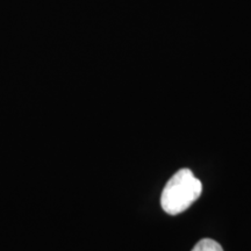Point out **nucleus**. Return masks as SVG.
Wrapping results in <instances>:
<instances>
[{"label": "nucleus", "mask_w": 251, "mask_h": 251, "mask_svg": "<svg viewBox=\"0 0 251 251\" xmlns=\"http://www.w3.org/2000/svg\"><path fill=\"white\" fill-rule=\"evenodd\" d=\"M202 185L190 169H180L166 183L161 196L163 211L170 215L180 214L199 199Z\"/></svg>", "instance_id": "obj_1"}, {"label": "nucleus", "mask_w": 251, "mask_h": 251, "mask_svg": "<svg viewBox=\"0 0 251 251\" xmlns=\"http://www.w3.org/2000/svg\"><path fill=\"white\" fill-rule=\"evenodd\" d=\"M192 251H224V249L216 241L211 238H202L194 246Z\"/></svg>", "instance_id": "obj_2"}]
</instances>
